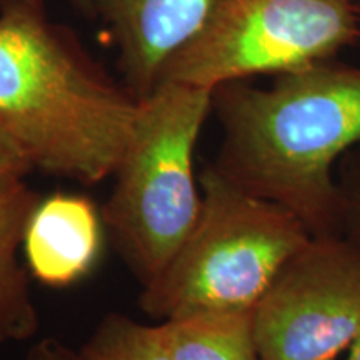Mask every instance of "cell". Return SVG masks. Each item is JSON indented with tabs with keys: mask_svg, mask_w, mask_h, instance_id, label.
I'll list each match as a JSON object with an SVG mask.
<instances>
[{
	"mask_svg": "<svg viewBox=\"0 0 360 360\" xmlns=\"http://www.w3.org/2000/svg\"><path fill=\"white\" fill-rule=\"evenodd\" d=\"M222 143L212 167L244 191L285 207L314 237H339L335 165L360 143V67L319 62L214 89Z\"/></svg>",
	"mask_w": 360,
	"mask_h": 360,
	"instance_id": "1",
	"label": "cell"
},
{
	"mask_svg": "<svg viewBox=\"0 0 360 360\" xmlns=\"http://www.w3.org/2000/svg\"><path fill=\"white\" fill-rule=\"evenodd\" d=\"M139 103L53 24L44 0H0V124L34 169L82 186L112 177Z\"/></svg>",
	"mask_w": 360,
	"mask_h": 360,
	"instance_id": "2",
	"label": "cell"
},
{
	"mask_svg": "<svg viewBox=\"0 0 360 360\" xmlns=\"http://www.w3.org/2000/svg\"><path fill=\"white\" fill-rule=\"evenodd\" d=\"M202 207L192 232L141 309L169 321L212 310H254L278 272L314 236L285 207L236 186L212 165L199 175Z\"/></svg>",
	"mask_w": 360,
	"mask_h": 360,
	"instance_id": "3",
	"label": "cell"
},
{
	"mask_svg": "<svg viewBox=\"0 0 360 360\" xmlns=\"http://www.w3.org/2000/svg\"><path fill=\"white\" fill-rule=\"evenodd\" d=\"M212 97L210 89L160 82L139 103L102 220L142 285L167 267L199 219L193 154Z\"/></svg>",
	"mask_w": 360,
	"mask_h": 360,
	"instance_id": "4",
	"label": "cell"
},
{
	"mask_svg": "<svg viewBox=\"0 0 360 360\" xmlns=\"http://www.w3.org/2000/svg\"><path fill=\"white\" fill-rule=\"evenodd\" d=\"M357 42L360 6L354 0H219L199 34L167 62L159 84L214 90L332 60Z\"/></svg>",
	"mask_w": 360,
	"mask_h": 360,
	"instance_id": "5",
	"label": "cell"
},
{
	"mask_svg": "<svg viewBox=\"0 0 360 360\" xmlns=\"http://www.w3.org/2000/svg\"><path fill=\"white\" fill-rule=\"evenodd\" d=\"M260 360H339L360 334V254L312 237L254 309Z\"/></svg>",
	"mask_w": 360,
	"mask_h": 360,
	"instance_id": "6",
	"label": "cell"
},
{
	"mask_svg": "<svg viewBox=\"0 0 360 360\" xmlns=\"http://www.w3.org/2000/svg\"><path fill=\"white\" fill-rule=\"evenodd\" d=\"M219 0H92L119 49L125 87L147 97L167 62L199 34Z\"/></svg>",
	"mask_w": 360,
	"mask_h": 360,
	"instance_id": "7",
	"label": "cell"
},
{
	"mask_svg": "<svg viewBox=\"0 0 360 360\" xmlns=\"http://www.w3.org/2000/svg\"><path fill=\"white\" fill-rule=\"evenodd\" d=\"M102 227L96 205L82 195L53 193L40 199L22 245L32 276L52 287L80 281L101 254Z\"/></svg>",
	"mask_w": 360,
	"mask_h": 360,
	"instance_id": "8",
	"label": "cell"
},
{
	"mask_svg": "<svg viewBox=\"0 0 360 360\" xmlns=\"http://www.w3.org/2000/svg\"><path fill=\"white\" fill-rule=\"evenodd\" d=\"M40 195L24 177L0 180V349L30 339L39 328V314L19 254L30 215Z\"/></svg>",
	"mask_w": 360,
	"mask_h": 360,
	"instance_id": "9",
	"label": "cell"
},
{
	"mask_svg": "<svg viewBox=\"0 0 360 360\" xmlns=\"http://www.w3.org/2000/svg\"><path fill=\"white\" fill-rule=\"evenodd\" d=\"M172 360H260L254 310H212L162 321Z\"/></svg>",
	"mask_w": 360,
	"mask_h": 360,
	"instance_id": "10",
	"label": "cell"
},
{
	"mask_svg": "<svg viewBox=\"0 0 360 360\" xmlns=\"http://www.w3.org/2000/svg\"><path fill=\"white\" fill-rule=\"evenodd\" d=\"M79 360H172L164 323L147 326L124 314H107L77 350Z\"/></svg>",
	"mask_w": 360,
	"mask_h": 360,
	"instance_id": "11",
	"label": "cell"
},
{
	"mask_svg": "<svg viewBox=\"0 0 360 360\" xmlns=\"http://www.w3.org/2000/svg\"><path fill=\"white\" fill-rule=\"evenodd\" d=\"M335 192L339 237L360 254V143L337 162Z\"/></svg>",
	"mask_w": 360,
	"mask_h": 360,
	"instance_id": "12",
	"label": "cell"
},
{
	"mask_svg": "<svg viewBox=\"0 0 360 360\" xmlns=\"http://www.w3.org/2000/svg\"><path fill=\"white\" fill-rule=\"evenodd\" d=\"M34 170L25 152L22 150L15 139L0 124V180L8 177H25Z\"/></svg>",
	"mask_w": 360,
	"mask_h": 360,
	"instance_id": "13",
	"label": "cell"
},
{
	"mask_svg": "<svg viewBox=\"0 0 360 360\" xmlns=\"http://www.w3.org/2000/svg\"><path fill=\"white\" fill-rule=\"evenodd\" d=\"M25 360H79L77 350H72L69 345L56 337L39 340L29 350Z\"/></svg>",
	"mask_w": 360,
	"mask_h": 360,
	"instance_id": "14",
	"label": "cell"
},
{
	"mask_svg": "<svg viewBox=\"0 0 360 360\" xmlns=\"http://www.w3.org/2000/svg\"><path fill=\"white\" fill-rule=\"evenodd\" d=\"M70 6H74L77 11H80L85 15H94V7L92 0H67Z\"/></svg>",
	"mask_w": 360,
	"mask_h": 360,
	"instance_id": "15",
	"label": "cell"
},
{
	"mask_svg": "<svg viewBox=\"0 0 360 360\" xmlns=\"http://www.w3.org/2000/svg\"><path fill=\"white\" fill-rule=\"evenodd\" d=\"M344 360H360V334L357 335V339L352 342L347 352H345Z\"/></svg>",
	"mask_w": 360,
	"mask_h": 360,
	"instance_id": "16",
	"label": "cell"
}]
</instances>
